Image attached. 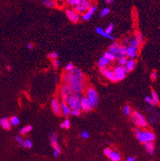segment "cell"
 <instances>
[{"label": "cell", "mask_w": 160, "mask_h": 161, "mask_svg": "<svg viewBox=\"0 0 160 161\" xmlns=\"http://www.w3.org/2000/svg\"><path fill=\"white\" fill-rule=\"evenodd\" d=\"M79 1H80V0H67V3L70 5H72V6H74L75 7L76 5H78Z\"/></svg>", "instance_id": "cell-40"}, {"label": "cell", "mask_w": 160, "mask_h": 161, "mask_svg": "<svg viewBox=\"0 0 160 161\" xmlns=\"http://www.w3.org/2000/svg\"><path fill=\"white\" fill-rule=\"evenodd\" d=\"M66 15L68 19L72 23H77L79 21V15L77 14V12H76L74 10H71V9H67L66 10Z\"/></svg>", "instance_id": "cell-12"}, {"label": "cell", "mask_w": 160, "mask_h": 161, "mask_svg": "<svg viewBox=\"0 0 160 161\" xmlns=\"http://www.w3.org/2000/svg\"><path fill=\"white\" fill-rule=\"evenodd\" d=\"M90 6V3L89 1H88V0H80L78 5L74 7V11L76 12H77L78 14H84L89 10Z\"/></svg>", "instance_id": "cell-6"}, {"label": "cell", "mask_w": 160, "mask_h": 161, "mask_svg": "<svg viewBox=\"0 0 160 161\" xmlns=\"http://www.w3.org/2000/svg\"><path fill=\"white\" fill-rule=\"evenodd\" d=\"M87 98L92 103L93 107H97L99 103L98 94L97 91L92 87H90L87 89Z\"/></svg>", "instance_id": "cell-5"}, {"label": "cell", "mask_w": 160, "mask_h": 161, "mask_svg": "<svg viewBox=\"0 0 160 161\" xmlns=\"http://www.w3.org/2000/svg\"><path fill=\"white\" fill-rule=\"evenodd\" d=\"M49 140H50L51 144L52 146V147L54 148V151H58V153H60L61 152V149H60V146L58 143L57 141V136L54 133L51 132L49 134Z\"/></svg>", "instance_id": "cell-11"}, {"label": "cell", "mask_w": 160, "mask_h": 161, "mask_svg": "<svg viewBox=\"0 0 160 161\" xmlns=\"http://www.w3.org/2000/svg\"><path fill=\"white\" fill-rule=\"evenodd\" d=\"M71 126V122L68 119H66L64 123L60 124V127L62 128H69Z\"/></svg>", "instance_id": "cell-32"}, {"label": "cell", "mask_w": 160, "mask_h": 161, "mask_svg": "<svg viewBox=\"0 0 160 161\" xmlns=\"http://www.w3.org/2000/svg\"><path fill=\"white\" fill-rule=\"evenodd\" d=\"M129 45H130V46L134 47V48L138 50L139 48V47L140 46L141 44L135 38H133V39H131V41H130Z\"/></svg>", "instance_id": "cell-28"}, {"label": "cell", "mask_w": 160, "mask_h": 161, "mask_svg": "<svg viewBox=\"0 0 160 161\" xmlns=\"http://www.w3.org/2000/svg\"><path fill=\"white\" fill-rule=\"evenodd\" d=\"M74 94V92L71 89L69 86L67 84H64L61 86V96H62L63 100L65 101V99L72 96Z\"/></svg>", "instance_id": "cell-9"}, {"label": "cell", "mask_w": 160, "mask_h": 161, "mask_svg": "<svg viewBox=\"0 0 160 161\" xmlns=\"http://www.w3.org/2000/svg\"><path fill=\"white\" fill-rule=\"evenodd\" d=\"M9 120H10V123L11 125H14V126H17V125L19 124L20 123L19 119L18 116L11 117Z\"/></svg>", "instance_id": "cell-29"}, {"label": "cell", "mask_w": 160, "mask_h": 161, "mask_svg": "<svg viewBox=\"0 0 160 161\" xmlns=\"http://www.w3.org/2000/svg\"><path fill=\"white\" fill-rule=\"evenodd\" d=\"M59 154H60V153H58V151H54H54H53V155H54V157H58V155H59Z\"/></svg>", "instance_id": "cell-51"}, {"label": "cell", "mask_w": 160, "mask_h": 161, "mask_svg": "<svg viewBox=\"0 0 160 161\" xmlns=\"http://www.w3.org/2000/svg\"><path fill=\"white\" fill-rule=\"evenodd\" d=\"M74 68V66L72 63H68V64H67V66H65V70L66 71L69 72L70 71H71Z\"/></svg>", "instance_id": "cell-41"}, {"label": "cell", "mask_w": 160, "mask_h": 161, "mask_svg": "<svg viewBox=\"0 0 160 161\" xmlns=\"http://www.w3.org/2000/svg\"><path fill=\"white\" fill-rule=\"evenodd\" d=\"M135 64H136V63H135V61L134 59H129V60H127V64H126L125 66L127 73L131 71H133L134 69V68L135 67Z\"/></svg>", "instance_id": "cell-22"}, {"label": "cell", "mask_w": 160, "mask_h": 161, "mask_svg": "<svg viewBox=\"0 0 160 161\" xmlns=\"http://www.w3.org/2000/svg\"><path fill=\"white\" fill-rule=\"evenodd\" d=\"M137 55V49L134 47L130 46L127 47L126 48V56H128L131 59L135 58Z\"/></svg>", "instance_id": "cell-17"}, {"label": "cell", "mask_w": 160, "mask_h": 161, "mask_svg": "<svg viewBox=\"0 0 160 161\" xmlns=\"http://www.w3.org/2000/svg\"><path fill=\"white\" fill-rule=\"evenodd\" d=\"M127 58L126 57H121V58H119L118 62L120 66H125L127 62Z\"/></svg>", "instance_id": "cell-35"}, {"label": "cell", "mask_w": 160, "mask_h": 161, "mask_svg": "<svg viewBox=\"0 0 160 161\" xmlns=\"http://www.w3.org/2000/svg\"><path fill=\"white\" fill-rule=\"evenodd\" d=\"M0 122H1V119H0Z\"/></svg>", "instance_id": "cell-55"}, {"label": "cell", "mask_w": 160, "mask_h": 161, "mask_svg": "<svg viewBox=\"0 0 160 161\" xmlns=\"http://www.w3.org/2000/svg\"><path fill=\"white\" fill-rule=\"evenodd\" d=\"M42 3L44 6L49 8H54L56 5V1L53 0H43L42 1Z\"/></svg>", "instance_id": "cell-24"}, {"label": "cell", "mask_w": 160, "mask_h": 161, "mask_svg": "<svg viewBox=\"0 0 160 161\" xmlns=\"http://www.w3.org/2000/svg\"><path fill=\"white\" fill-rule=\"evenodd\" d=\"M53 65L54 66V68H57L60 65V61L58 60V59H55V60H53Z\"/></svg>", "instance_id": "cell-45"}, {"label": "cell", "mask_w": 160, "mask_h": 161, "mask_svg": "<svg viewBox=\"0 0 160 161\" xmlns=\"http://www.w3.org/2000/svg\"><path fill=\"white\" fill-rule=\"evenodd\" d=\"M82 94L79 93H74V94L65 100L71 110H80L81 108V99Z\"/></svg>", "instance_id": "cell-2"}, {"label": "cell", "mask_w": 160, "mask_h": 161, "mask_svg": "<svg viewBox=\"0 0 160 161\" xmlns=\"http://www.w3.org/2000/svg\"><path fill=\"white\" fill-rule=\"evenodd\" d=\"M110 70V68H108L107 66L106 67H104V68H100V72L101 73V74H102L104 75V74L106 73V72Z\"/></svg>", "instance_id": "cell-44"}, {"label": "cell", "mask_w": 160, "mask_h": 161, "mask_svg": "<svg viewBox=\"0 0 160 161\" xmlns=\"http://www.w3.org/2000/svg\"><path fill=\"white\" fill-rule=\"evenodd\" d=\"M6 69H7L8 71H10V70H11V67H10V66H6Z\"/></svg>", "instance_id": "cell-54"}, {"label": "cell", "mask_w": 160, "mask_h": 161, "mask_svg": "<svg viewBox=\"0 0 160 161\" xmlns=\"http://www.w3.org/2000/svg\"><path fill=\"white\" fill-rule=\"evenodd\" d=\"M110 12V9L108 7H106V8H103L101 12L100 13V17L101 18H104L106 16H107L108 14H109Z\"/></svg>", "instance_id": "cell-34"}, {"label": "cell", "mask_w": 160, "mask_h": 161, "mask_svg": "<svg viewBox=\"0 0 160 161\" xmlns=\"http://www.w3.org/2000/svg\"><path fill=\"white\" fill-rule=\"evenodd\" d=\"M15 139H16V141L18 142L19 144H21V143L23 142V140L22 139L21 137H19V136H16V137H15Z\"/></svg>", "instance_id": "cell-46"}, {"label": "cell", "mask_w": 160, "mask_h": 161, "mask_svg": "<svg viewBox=\"0 0 160 161\" xmlns=\"http://www.w3.org/2000/svg\"><path fill=\"white\" fill-rule=\"evenodd\" d=\"M104 56L106 58H107L109 61H113V60H115L116 57L114 56L109 51H106V52L104 53Z\"/></svg>", "instance_id": "cell-30"}, {"label": "cell", "mask_w": 160, "mask_h": 161, "mask_svg": "<svg viewBox=\"0 0 160 161\" xmlns=\"http://www.w3.org/2000/svg\"><path fill=\"white\" fill-rule=\"evenodd\" d=\"M145 148L146 149L147 152L149 155H153L154 152V146L152 142H147L144 143Z\"/></svg>", "instance_id": "cell-20"}, {"label": "cell", "mask_w": 160, "mask_h": 161, "mask_svg": "<svg viewBox=\"0 0 160 161\" xmlns=\"http://www.w3.org/2000/svg\"><path fill=\"white\" fill-rule=\"evenodd\" d=\"M95 31H96V33L97 34H99L101 36H102V37H104L105 38H108L109 39H111V40H115V38L114 37H113L112 35H108L107 33L105 32L104 30H102L101 28L100 27H96L95 28Z\"/></svg>", "instance_id": "cell-18"}, {"label": "cell", "mask_w": 160, "mask_h": 161, "mask_svg": "<svg viewBox=\"0 0 160 161\" xmlns=\"http://www.w3.org/2000/svg\"><path fill=\"white\" fill-rule=\"evenodd\" d=\"M123 112L124 114L128 116V115H129L131 113V108L129 106H127V105H125L123 107Z\"/></svg>", "instance_id": "cell-39"}, {"label": "cell", "mask_w": 160, "mask_h": 161, "mask_svg": "<svg viewBox=\"0 0 160 161\" xmlns=\"http://www.w3.org/2000/svg\"><path fill=\"white\" fill-rule=\"evenodd\" d=\"M0 124L3 129L6 130H9L11 129V124L10 123V120L7 118H3L1 119Z\"/></svg>", "instance_id": "cell-19"}, {"label": "cell", "mask_w": 160, "mask_h": 161, "mask_svg": "<svg viewBox=\"0 0 160 161\" xmlns=\"http://www.w3.org/2000/svg\"><path fill=\"white\" fill-rule=\"evenodd\" d=\"M135 38L136 39L137 41H138L139 43H140L141 44H142L143 43V35L142 34V33H140V31H136V32H135Z\"/></svg>", "instance_id": "cell-31"}, {"label": "cell", "mask_w": 160, "mask_h": 161, "mask_svg": "<svg viewBox=\"0 0 160 161\" xmlns=\"http://www.w3.org/2000/svg\"><path fill=\"white\" fill-rule=\"evenodd\" d=\"M93 107L90 101H89V99L86 96H83L81 99V108L83 112H88L92 110Z\"/></svg>", "instance_id": "cell-10"}, {"label": "cell", "mask_w": 160, "mask_h": 161, "mask_svg": "<svg viewBox=\"0 0 160 161\" xmlns=\"http://www.w3.org/2000/svg\"><path fill=\"white\" fill-rule=\"evenodd\" d=\"M148 123L151 124H153L155 123V119L154 118H148Z\"/></svg>", "instance_id": "cell-50"}, {"label": "cell", "mask_w": 160, "mask_h": 161, "mask_svg": "<svg viewBox=\"0 0 160 161\" xmlns=\"http://www.w3.org/2000/svg\"><path fill=\"white\" fill-rule=\"evenodd\" d=\"M144 100L146 103H147L148 104L151 105V106H154V105H156V103H154V101L152 100V98L150 97V96H145L144 98Z\"/></svg>", "instance_id": "cell-36"}, {"label": "cell", "mask_w": 160, "mask_h": 161, "mask_svg": "<svg viewBox=\"0 0 160 161\" xmlns=\"http://www.w3.org/2000/svg\"><path fill=\"white\" fill-rule=\"evenodd\" d=\"M81 137L83 139H87L89 137V133L86 130H83L81 132Z\"/></svg>", "instance_id": "cell-42"}, {"label": "cell", "mask_w": 160, "mask_h": 161, "mask_svg": "<svg viewBox=\"0 0 160 161\" xmlns=\"http://www.w3.org/2000/svg\"><path fill=\"white\" fill-rule=\"evenodd\" d=\"M120 47V46L117 43H112V44L110 45V46L109 47V51H108L112 53L117 58Z\"/></svg>", "instance_id": "cell-16"}, {"label": "cell", "mask_w": 160, "mask_h": 161, "mask_svg": "<svg viewBox=\"0 0 160 161\" xmlns=\"http://www.w3.org/2000/svg\"><path fill=\"white\" fill-rule=\"evenodd\" d=\"M152 100L154 101V102L155 103H159V97H158V94H156V93L154 91H152Z\"/></svg>", "instance_id": "cell-38"}, {"label": "cell", "mask_w": 160, "mask_h": 161, "mask_svg": "<svg viewBox=\"0 0 160 161\" xmlns=\"http://www.w3.org/2000/svg\"><path fill=\"white\" fill-rule=\"evenodd\" d=\"M111 153H112V151H111V149H109V148H106V149L104 150V155H106V156H109Z\"/></svg>", "instance_id": "cell-49"}, {"label": "cell", "mask_w": 160, "mask_h": 161, "mask_svg": "<svg viewBox=\"0 0 160 161\" xmlns=\"http://www.w3.org/2000/svg\"><path fill=\"white\" fill-rule=\"evenodd\" d=\"M114 29V25L113 23H110L109 25L106 27V30H104L108 35H111V33H112V31Z\"/></svg>", "instance_id": "cell-33"}, {"label": "cell", "mask_w": 160, "mask_h": 161, "mask_svg": "<svg viewBox=\"0 0 160 161\" xmlns=\"http://www.w3.org/2000/svg\"><path fill=\"white\" fill-rule=\"evenodd\" d=\"M63 80L65 84H67L74 93H81L84 89V82L72 78L67 73L64 74L63 76Z\"/></svg>", "instance_id": "cell-1"}, {"label": "cell", "mask_w": 160, "mask_h": 161, "mask_svg": "<svg viewBox=\"0 0 160 161\" xmlns=\"http://www.w3.org/2000/svg\"><path fill=\"white\" fill-rule=\"evenodd\" d=\"M150 77H151V79L152 80H155L157 78V73H156V71H153L151 74V76H150Z\"/></svg>", "instance_id": "cell-48"}, {"label": "cell", "mask_w": 160, "mask_h": 161, "mask_svg": "<svg viewBox=\"0 0 160 161\" xmlns=\"http://www.w3.org/2000/svg\"><path fill=\"white\" fill-rule=\"evenodd\" d=\"M104 2L107 3V4H111V3L113 2V0H106V1H104Z\"/></svg>", "instance_id": "cell-52"}, {"label": "cell", "mask_w": 160, "mask_h": 161, "mask_svg": "<svg viewBox=\"0 0 160 161\" xmlns=\"http://www.w3.org/2000/svg\"><path fill=\"white\" fill-rule=\"evenodd\" d=\"M104 76L106 78H108V80H110V81H112V82H117V80L116 79L115 77V74L114 73L113 70H111L110 69L109 71L106 72V73L104 74Z\"/></svg>", "instance_id": "cell-21"}, {"label": "cell", "mask_w": 160, "mask_h": 161, "mask_svg": "<svg viewBox=\"0 0 160 161\" xmlns=\"http://www.w3.org/2000/svg\"><path fill=\"white\" fill-rule=\"evenodd\" d=\"M113 71L117 81H120L124 79L127 73L125 66H117L114 69Z\"/></svg>", "instance_id": "cell-8"}, {"label": "cell", "mask_w": 160, "mask_h": 161, "mask_svg": "<svg viewBox=\"0 0 160 161\" xmlns=\"http://www.w3.org/2000/svg\"><path fill=\"white\" fill-rule=\"evenodd\" d=\"M126 161H135V159L134 158V157H129V158H128V159L126 160Z\"/></svg>", "instance_id": "cell-53"}, {"label": "cell", "mask_w": 160, "mask_h": 161, "mask_svg": "<svg viewBox=\"0 0 160 161\" xmlns=\"http://www.w3.org/2000/svg\"><path fill=\"white\" fill-rule=\"evenodd\" d=\"M97 10V7L95 6H91L90 8H89V10L87 11L86 13L82 15L81 18L84 21H89L90 19V18H92V16H93V14H94L95 11Z\"/></svg>", "instance_id": "cell-14"}, {"label": "cell", "mask_w": 160, "mask_h": 161, "mask_svg": "<svg viewBox=\"0 0 160 161\" xmlns=\"http://www.w3.org/2000/svg\"><path fill=\"white\" fill-rule=\"evenodd\" d=\"M110 63V61L104 57V56H102V57H101L99 60L98 62H97V66L99 67H100V68H104V67H106Z\"/></svg>", "instance_id": "cell-23"}, {"label": "cell", "mask_w": 160, "mask_h": 161, "mask_svg": "<svg viewBox=\"0 0 160 161\" xmlns=\"http://www.w3.org/2000/svg\"><path fill=\"white\" fill-rule=\"evenodd\" d=\"M48 57L50 59L52 60H55V59H58V53L56 52V51H53L48 54Z\"/></svg>", "instance_id": "cell-37"}, {"label": "cell", "mask_w": 160, "mask_h": 161, "mask_svg": "<svg viewBox=\"0 0 160 161\" xmlns=\"http://www.w3.org/2000/svg\"><path fill=\"white\" fill-rule=\"evenodd\" d=\"M67 74L72 78L80 81V82H84V76H83V72L79 68L74 67L71 71L68 72Z\"/></svg>", "instance_id": "cell-7"}, {"label": "cell", "mask_w": 160, "mask_h": 161, "mask_svg": "<svg viewBox=\"0 0 160 161\" xmlns=\"http://www.w3.org/2000/svg\"><path fill=\"white\" fill-rule=\"evenodd\" d=\"M135 132L137 139L141 142L145 143L147 142H152L155 139L154 134L149 131H140L135 129Z\"/></svg>", "instance_id": "cell-3"}, {"label": "cell", "mask_w": 160, "mask_h": 161, "mask_svg": "<svg viewBox=\"0 0 160 161\" xmlns=\"http://www.w3.org/2000/svg\"><path fill=\"white\" fill-rule=\"evenodd\" d=\"M33 129V127L31 125H27V126H24L23 128H22L21 130H20L19 132L20 134H22V135H24L26 134H28V132H31V130Z\"/></svg>", "instance_id": "cell-27"}, {"label": "cell", "mask_w": 160, "mask_h": 161, "mask_svg": "<svg viewBox=\"0 0 160 161\" xmlns=\"http://www.w3.org/2000/svg\"><path fill=\"white\" fill-rule=\"evenodd\" d=\"M109 157L112 161H119L120 159L119 154L115 151H112V153L109 155Z\"/></svg>", "instance_id": "cell-26"}, {"label": "cell", "mask_w": 160, "mask_h": 161, "mask_svg": "<svg viewBox=\"0 0 160 161\" xmlns=\"http://www.w3.org/2000/svg\"><path fill=\"white\" fill-rule=\"evenodd\" d=\"M60 109H61V111H62V114H64L65 116H69L71 114V110L69 108V107L68 106L67 104L64 100H62L60 103Z\"/></svg>", "instance_id": "cell-15"}, {"label": "cell", "mask_w": 160, "mask_h": 161, "mask_svg": "<svg viewBox=\"0 0 160 161\" xmlns=\"http://www.w3.org/2000/svg\"><path fill=\"white\" fill-rule=\"evenodd\" d=\"M80 110H71V114H72V116H77L80 114Z\"/></svg>", "instance_id": "cell-43"}, {"label": "cell", "mask_w": 160, "mask_h": 161, "mask_svg": "<svg viewBox=\"0 0 160 161\" xmlns=\"http://www.w3.org/2000/svg\"><path fill=\"white\" fill-rule=\"evenodd\" d=\"M26 48H27L28 50H33V48H34V46H33V44H32V43H28L26 44Z\"/></svg>", "instance_id": "cell-47"}, {"label": "cell", "mask_w": 160, "mask_h": 161, "mask_svg": "<svg viewBox=\"0 0 160 161\" xmlns=\"http://www.w3.org/2000/svg\"><path fill=\"white\" fill-rule=\"evenodd\" d=\"M21 145L23 148H26L30 149L33 147V142L30 139H26L23 141Z\"/></svg>", "instance_id": "cell-25"}, {"label": "cell", "mask_w": 160, "mask_h": 161, "mask_svg": "<svg viewBox=\"0 0 160 161\" xmlns=\"http://www.w3.org/2000/svg\"><path fill=\"white\" fill-rule=\"evenodd\" d=\"M51 107H52L53 111L56 116H62V112L60 109V105L59 101L56 98H54L51 101Z\"/></svg>", "instance_id": "cell-13"}, {"label": "cell", "mask_w": 160, "mask_h": 161, "mask_svg": "<svg viewBox=\"0 0 160 161\" xmlns=\"http://www.w3.org/2000/svg\"><path fill=\"white\" fill-rule=\"evenodd\" d=\"M131 119L136 126L140 127H145L147 124V121L143 115L141 113L135 111L131 114Z\"/></svg>", "instance_id": "cell-4"}]
</instances>
